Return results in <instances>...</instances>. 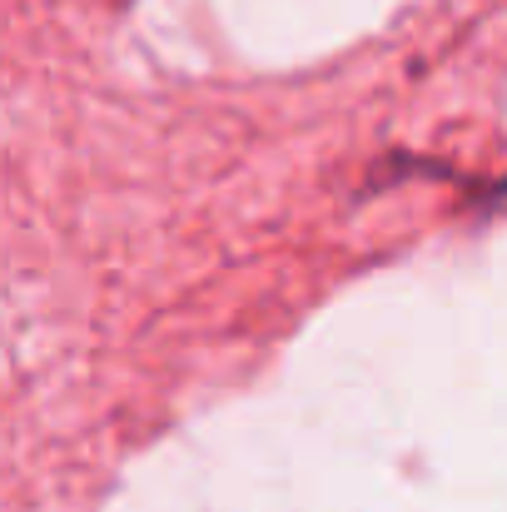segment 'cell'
I'll list each match as a JSON object with an SVG mask.
<instances>
[]
</instances>
